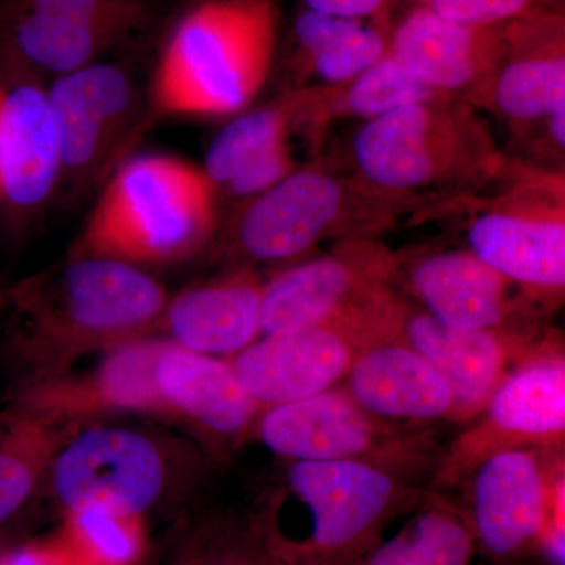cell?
Returning <instances> with one entry per match:
<instances>
[{"label": "cell", "mask_w": 565, "mask_h": 565, "mask_svg": "<svg viewBox=\"0 0 565 565\" xmlns=\"http://www.w3.org/2000/svg\"><path fill=\"white\" fill-rule=\"evenodd\" d=\"M252 433L286 460L370 465L419 484L440 456L429 429L379 418L340 386L264 408Z\"/></svg>", "instance_id": "5"}, {"label": "cell", "mask_w": 565, "mask_h": 565, "mask_svg": "<svg viewBox=\"0 0 565 565\" xmlns=\"http://www.w3.org/2000/svg\"><path fill=\"white\" fill-rule=\"evenodd\" d=\"M404 302L388 289L329 321L263 334L225 359L264 408L332 390L367 349L399 340Z\"/></svg>", "instance_id": "6"}, {"label": "cell", "mask_w": 565, "mask_h": 565, "mask_svg": "<svg viewBox=\"0 0 565 565\" xmlns=\"http://www.w3.org/2000/svg\"><path fill=\"white\" fill-rule=\"evenodd\" d=\"M468 243L482 263L526 291H564L563 217L492 212L476 218Z\"/></svg>", "instance_id": "20"}, {"label": "cell", "mask_w": 565, "mask_h": 565, "mask_svg": "<svg viewBox=\"0 0 565 565\" xmlns=\"http://www.w3.org/2000/svg\"><path fill=\"white\" fill-rule=\"evenodd\" d=\"M0 10L55 14L87 22L121 36L139 31L150 18L145 0H0Z\"/></svg>", "instance_id": "29"}, {"label": "cell", "mask_w": 565, "mask_h": 565, "mask_svg": "<svg viewBox=\"0 0 565 565\" xmlns=\"http://www.w3.org/2000/svg\"><path fill=\"white\" fill-rule=\"evenodd\" d=\"M550 129H552L553 139H555L557 147L564 148L565 143V104L563 106L557 107L552 115H550Z\"/></svg>", "instance_id": "37"}, {"label": "cell", "mask_w": 565, "mask_h": 565, "mask_svg": "<svg viewBox=\"0 0 565 565\" xmlns=\"http://www.w3.org/2000/svg\"><path fill=\"white\" fill-rule=\"evenodd\" d=\"M512 285L471 252L433 253L411 273V289L423 310L457 329H534L525 307L511 296Z\"/></svg>", "instance_id": "16"}, {"label": "cell", "mask_w": 565, "mask_h": 565, "mask_svg": "<svg viewBox=\"0 0 565 565\" xmlns=\"http://www.w3.org/2000/svg\"><path fill=\"white\" fill-rule=\"evenodd\" d=\"M263 289L250 270L193 286L169 299L159 327L189 351L230 359L263 334Z\"/></svg>", "instance_id": "18"}, {"label": "cell", "mask_w": 565, "mask_h": 565, "mask_svg": "<svg viewBox=\"0 0 565 565\" xmlns=\"http://www.w3.org/2000/svg\"><path fill=\"white\" fill-rule=\"evenodd\" d=\"M163 418L191 427L215 456L233 452L263 412L225 359L166 340L156 366Z\"/></svg>", "instance_id": "14"}, {"label": "cell", "mask_w": 565, "mask_h": 565, "mask_svg": "<svg viewBox=\"0 0 565 565\" xmlns=\"http://www.w3.org/2000/svg\"><path fill=\"white\" fill-rule=\"evenodd\" d=\"M76 423L11 407L0 426V523L29 500Z\"/></svg>", "instance_id": "24"}, {"label": "cell", "mask_w": 565, "mask_h": 565, "mask_svg": "<svg viewBox=\"0 0 565 565\" xmlns=\"http://www.w3.org/2000/svg\"><path fill=\"white\" fill-rule=\"evenodd\" d=\"M498 106L514 120H535L565 104V58L559 51L509 63L494 92Z\"/></svg>", "instance_id": "25"}, {"label": "cell", "mask_w": 565, "mask_h": 565, "mask_svg": "<svg viewBox=\"0 0 565 565\" xmlns=\"http://www.w3.org/2000/svg\"><path fill=\"white\" fill-rule=\"evenodd\" d=\"M565 356L563 343L548 345L515 367L484 411L438 456L430 487L462 486L484 460L504 451L534 448L564 451Z\"/></svg>", "instance_id": "7"}, {"label": "cell", "mask_w": 565, "mask_h": 565, "mask_svg": "<svg viewBox=\"0 0 565 565\" xmlns=\"http://www.w3.org/2000/svg\"><path fill=\"white\" fill-rule=\"evenodd\" d=\"M392 52L435 92L460 90L492 65L501 52V35L494 25L459 24L424 6L401 22Z\"/></svg>", "instance_id": "21"}, {"label": "cell", "mask_w": 565, "mask_h": 565, "mask_svg": "<svg viewBox=\"0 0 565 565\" xmlns=\"http://www.w3.org/2000/svg\"><path fill=\"white\" fill-rule=\"evenodd\" d=\"M0 207L10 233L22 228L62 180V147L46 88L31 71L0 62Z\"/></svg>", "instance_id": "10"}, {"label": "cell", "mask_w": 565, "mask_h": 565, "mask_svg": "<svg viewBox=\"0 0 565 565\" xmlns=\"http://www.w3.org/2000/svg\"><path fill=\"white\" fill-rule=\"evenodd\" d=\"M47 471L66 512L141 516L167 497L177 468L150 435L103 426L71 435Z\"/></svg>", "instance_id": "8"}, {"label": "cell", "mask_w": 565, "mask_h": 565, "mask_svg": "<svg viewBox=\"0 0 565 565\" xmlns=\"http://www.w3.org/2000/svg\"><path fill=\"white\" fill-rule=\"evenodd\" d=\"M399 341L434 364L455 394V424L465 426L484 411L508 375L557 343L530 330H467L449 327L404 303Z\"/></svg>", "instance_id": "11"}, {"label": "cell", "mask_w": 565, "mask_h": 565, "mask_svg": "<svg viewBox=\"0 0 565 565\" xmlns=\"http://www.w3.org/2000/svg\"><path fill=\"white\" fill-rule=\"evenodd\" d=\"M286 115L278 107H262L234 118L212 141L203 172L214 185H226L256 156L281 143Z\"/></svg>", "instance_id": "26"}, {"label": "cell", "mask_w": 565, "mask_h": 565, "mask_svg": "<svg viewBox=\"0 0 565 565\" xmlns=\"http://www.w3.org/2000/svg\"><path fill=\"white\" fill-rule=\"evenodd\" d=\"M33 278L35 275L17 281H0V319L9 316L20 303L24 294L31 288Z\"/></svg>", "instance_id": "36"}, {"label": "cell", "mask_w": 565, "mask_h": 565, "mask_svg": "<svg viewBox=\"0 0 565 565\" xmlns=\"http://www.w3.org/2000/svg\"><path fill=\"white\" fill-rule=\"evenodd\" d=\"M356 404L386 422H455V394L433 363L399 340L375 344L341 382Z\"/></svg>", "instance_id": "17"}, {"label": "cell", "mask_w": 565, "mask_h": 565, "mask_svg": "<svg viewBox=\"0 0 565 565\" xmlns=\"http://www.w3.org/2000/svg\"><path fill=\"white\" fill-rule=\"evenodd\" d=\"M360 20H349V18L330 17V14L316 13V11L307 10L300 14L296 21V36L300 46L308 54L315 55L323 47L329 46L334 40L341 35L352 31L360 24Z\"/></svg>", "instance_id": "34"}, {"label": "cell", "mask_w": 565, "mask_h": 565, "mask_svg": "<svg viewBox=\"0 0 565 565\" xmlns=\"http://www.w3.org/2000/svg\"><path fill=\"white\" fill-rule=\"evenodd\" d=\"M0 96H2V82H0Z\"/></svg>", "instance_id": "38"}, {"label": "cell", "mask_w": 565, "mask_h": 565, "mask_svg": "<svg viewBox=\"0 0 565 565\" xmlns=\"http://www.w3.org/2000/svg\"><path fill=\"white\" fill-rule=\"evenodd\" d=\"M435 93L390 52L355 77L345 103L353 114L373 120L399 107L430 103Z\"/></svg>", "instance_id": "28"}, {"label": "cell", "mask_w": 565, "mask_h": 565, "mask_svg": "<svg viewBox=\"0 0 565 565\" xmlns=\"http://www.w3.org/2000/svg\"><path fill=\"white\" fill-rule=\"evenodd\" d=\"M125 36L87 22L39 13L0 10V61L58 77L96 62Z\"/></svg>", "instance_id": "22"}, {"label": "cell", "mask_w": 565, "mask_h": 565, "mask_svg": "<svg viewBox=\"0 0 565 565\" xmlns=\"http://www.w3.org/2000/svg\"><path fill=\"white\" fill-rule=\"evenodd\" d=\"M446 498L370 465L288 460L252 519L275 565H356L397 519Z\"/></svg>", "instance_id": "2"}, {"label": "cell", "mask_w": 565, "mask_h": 565, "mask_svg": "<svg viewBox=\"0 0 565 565\" xmlns=\"http://www.w3.org/2000/svg\"><path fill=\"white\" fill-rule=\"evenodd\" d=\"M303 2L308 10L316 13L362 20L381 9L385 0H303Z\"/></svg>", "instance_id": "35"}, {"label": "cell", "mask_w": 565, "mask_h": 565, "mask_svg": "<svg viewBox=\"0 0 565 565\" xmlns=\"http://www.w3.org/2000/svg\"><path fill=\"white\" fill-rule=\"evenodd\" d=\"M534 0H427L426 6L445 20L473 28H489L519 17Z\"/></svg>", "instance_id": "32"}, {"label": "cell", "mask_w": 565, "mask_h": 565, "mask_svg": "<svg viewBox=\"0 0 565 565\" xmlns=\"http://www.w3.org/2000/svg\"><path fill=\"white\" fill-rule=\"evenodd\" d=\"M343 202L333 178L318 172L288 174L259 193L241 215L236 250L256 262H289L332 228Z\"/></svg>", "instance_id": "15"}, {"label": "cell", "mask_w": 565, "mask_h": 565, "mask_svg": "<svg viewBox=\"0 0 565 565\" xmlns=\"http://www.w3.org/2000/svg\"><path fill=\"white\" fill-rule=\"evenodd\" d=\"M385 55L382 33L360 22L352 31L311 55L319 76L330 82L355 79Z\"/></svg>", "instance_id": "31"}, {"label": "cell", "mask_w": 565, "mask_h": 565, "mask_svg": "<svg viewBox=\"0 0 565 565\" xmlns=\"http://www.w3.org/2000/svg\"><path fill=\"white\" fill-rule=\"evenodd\" d=\"M422 2H426L427 3V0H422Z\"/></svg>", "instance_id": "39"}, {"label": "cell", "mask_w": 565, "mask_h": 565, "mask_svg": "<svg viewBox=\"0 0 565 565\" xmlns=\"http://www.w3.org/2000/svg\"><path fill=\"white\" fill-rule=\"evenodd\" d=\"M169 296L140 267L99 256H73L54 274L35 275L9 316L3 356L20 385L65 377L77 360L150 334Z\"/></svg>", "instance_id": "1"}, {"label": "cell", "mask_w": 565, "mask_h": 565, "mask_svg": "<svg viewBox=\"0 0 565 565\" xmlns=\"http://www.w3.org/2000/svg\"><path fill=\"white\" fill-rule=\"evenodd\" d=\"M473 565H475V563H473Z\"/></svg>", "instance_id": "40"}, {"label": "cell", "mask_w": 565, "mask_h": 565, "mask_svg": "<svg viewBox=\"0 0 565 565\" xmlns=\"http://www.w3.org/2000/svg\"><path fill=\"white\" fill-rule=\"evenodd\" d=\"M478 545L463 505H426L392 537L377 542L356 565H473Z\"/></svg>", "instance_id": "23"}, {"label": "cell", "mask_w": 565, "mask_h": 565, "mask_svg": "<svg viewBox=\"0 0 565 565\" xmlns=\"http://www.w3.org/2000/svg\"><path fill=\"white\" fill-rule=\"evenodd\" d=\"M68 515L74 534L99 564L125 565L139 552L141 516L102 511L68 512Z\"/></svg>", "instance_id": "30"}, {"label": "cell", "mask_w": 565, "mask_h": 565, "mask_svg": "<svg viewBox=\"0 0 565 565\" xmlns=\"http://www.w3.org/2000/svg\"><path fill=\"white\" fill-rule=\"evenodd\" d=\"M199 167L172 154L128 159L84 223L73 256L170 266L196 255L215 226V196Z\"/></svg>", "instance_id": "4"}, {"label": "cell", "mask_w": 565, "mask_h": 565, "mask_svg": "<svg viewBox=\"0 0 565 565\" xmlns=\"http://www.w3.org/2000/svg\"><path fill=\"white\" fill-rule=\"evenodd\" d=\"M47 96L62 147V178L79 185L117 154L136 107L128 74L110 63H92L57 77Z\"/></svg>", "instance_id": "13"}, {"label": "cell", "mask_w": 565, "mask_h": 565, "mask_svg": "<svg viewBox=\"0 0 565 565\" xmlns=\"http://www.w3.org/2000/svg\"><path fill=\"white\" fill-rule=\"evenodd\" d=\"M289 170L291 159L285 141H281L244 166L226 188L236 196L259 195L288 177Z\"/></svg>", "instance_id": "33"}, {"label": "cell", "mask_w": 565, "mask_h": 565, "mask_svg": "<svg viewBox=\"0 0 565 565\" xmlns=\"http://www.w3.org/2000/svg\"><path fill=\"white\" fill-rule=\"evenodd\" d=\"M446 125L429 103L399 107L370 120L353 140L367 180L392 191L424 188L446 167Z\"/></svg>", "instance_id": "19"}, {"label": "cell", "mask_w": 565, "mask_h": 565, "mask_svg": "<svg viewBox=\"0 0 565 565\" xmlns=\"http://www.w3.org/2000/svg\"><path fill=\"white\" fill-rule=\"evenodd\" d=\"M275 0H202L170 32L156 63L151 109L163 118L222 117L262 90L277 43Z\"/></svg>", "instance_id": "3"}, {"label": "cell", "mask_w": 565, "mask_h": 565, "mask_svg": "<svg viewBox=\"0 0 565 565\" xmlns=\"http://www.w3.org/2000/svg\"><path fill=\"white\" fill-rule=\"evenodd\" d=\"M173 565H275L253 519L217 515L193 527Z\"/></svg>", "instance_id": "27"}, {"label": "cell", "mask_w": 565, "mask_h": 565, "mask_svg": "<svg viewBox=\"0 0 565 565\" xmlns=\"http://www.w3.org/2000/svg\"><path fill=\"white\" fill-rule=\"evenodd\" d=\"M394 274L392 258L371 245L297 264L264 285L263 334L329 321L388 289Z\"/></svg>", "instance_id": "12"}, {"label": "cell", "mask_w": 565, "mask_h": 565, "mask_svg": "<svg viewBox=\"0 0 565 565\" xmlns=\"http://www.w3.org/2000/svg\"><path fill=\"white\" fill-rule=\"evenodd\" d=\"M541 449H514L484 460L462 486L478 553L492 565L537 557L552 508V484L563 463L550 467Z\"/></svg>", "instance_id": "9"}]
</instances>
